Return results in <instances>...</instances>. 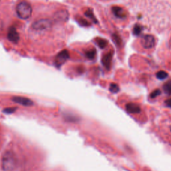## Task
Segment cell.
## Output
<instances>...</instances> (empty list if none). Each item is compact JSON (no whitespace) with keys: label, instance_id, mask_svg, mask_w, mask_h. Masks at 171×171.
<instances>
[{"label":"cell","instance_id":"14","mask_svg":"<svg viewBox=\"0 0 171 171\" xmlns=\"http://www.w3.org/2000/svg\"><path fill=\"white\" fill-rule=\"evenodd\" d=\"M85 15L87 17H89L90 19L92 20L94 23H97V22H98L97 21L96 18V17L94 16V15L93 14V11L92 10H91V9H88V10L85 12Z\"/></svg>","mask_w":171,"mask_h":171},{"label":"cell","instance_id":"10","mask_svg":"<svg viewBox=\"0 0 171 171\" xmlns=\"http://www.w3.org/2000/svg\"><path fill=\"white\" fill-rule=\"evenodd\" d=\"M55 18L58 21L65 22L68 19V13L66 10H61L58 11V12L55 14Z\"/></svg>","mask_w":171,"mask_h":171},{"label":"cell","instance_id":"8","mask_svg":"<svg viewBox=\"0 0 171 171\" xmlns=\"http://www.w3.org/2000/svg\"><path fill=\"white\" fill-rule=\"evenodd\" d=\"M112 12L114 15V16H116L117 18L124 20L126 18V14L125 11L123 10L122 8L119 6H113L112 8Z\"/></svg>","mask_w":171,"mask_h":171},{"label":"cell","instance_id":"4","mask_svg":"<svg viewBox=\"0 0 171 171\" xmlns=\"http://www.w3.org/2000/svg\"><path fill=\"white\" fill-rule=\"evenodd\" d=\"M11 100L15 103H17L25 106H30L33 105V101L28 98L23 96H14L11 98Z\"/></svg>","mask_w":171,"mask_h":171},{"label":"cell","instance_id":"1","mask_svg":"<svg viewBox=\"0 0 171 171\" xmlns=\"http://www.w3.org/2000/svg\"><path fill=\"white\" fill-rule=\"evenodd\" d=\"M17 16L22 20H28L31 17L32 8L31 5L26 2H20L16 7Z\"/></svg>","mask_w":171,"mask_h":171},{"label":"cell","instance_id":"23","mask_svg":"<svg viewBox=\"0 0 171 171\" xmlns=\"http://www.w3.org/2000/svg\"><path fill=\"white\" fill-rule=\"evenodd\" d=\"M43 171H44V170H43Z\"/></svg>","mask_w":171,"mask_h":171},{"label":"cell","instance_id":"19","mask_svg":"<svg viewBox=\"0 0 171 171\" xmlns=\"http://www.w3.org/2000/svg\"><path fill=\"white\" fill-rule=\"evenodd\" d=\"M78 22L80 24L81 26H88L90 25V23L88 22L86 20L82 18V17H80V18L78 19Z\"/></svg>","mask_w":171,"mask_h":171},{"label":"cell","instance_id":"13","mask_svg":"<svg viewBox=\"0 0 171 171\" xmlns=\"http://www.w3.org/2000/svg\"><path fill=\"white\" fill-rule=\"evenodd\" d=\"M163 90L166 94L171 95V80L167 81L166 83L163 85Z\"/></svg>","mask_w":171,"mask_h":171},{"label":"cell","instance_id":"16","mask_svg":"<svg viewBox=\"0 0 171 171\" xmlns=\"http://www.w3.org/2000/svg\"><path fill=\"white\" fill-rule=\"evenodd\" d=\"M168 76H169V74L164 71H159L157 74V77L159 80H164L167 78Z\"/></svg>","mask_w":171,"mask_h":171},{"label":"cell","instance_id":"5","mask_svg":"<svg viewBox=\"0 0 171 171\" xmlns=\"http://www.w3.org/2000/svg\"><path fill=\"white\" fill-rule=\"evenodd\" d=\"M69 58V53L67 50H64V51L59 53L57 56L56 58V64L58 66L62 65L65 62H66Z\"/></svg>","mask_w":171,"mask_h":171},{"label":"cell","instance_id":"20","mask_svg":"<svg viewBox=\"0 0 171 171\" xmlns=\"http://www.w3.org/2000/svg\"><path fill=\"white\" fill-rule=\"evenodd\" d=\"M160 94H161V92L160 90H155L150 94V98H155L156 97L158 96Z\"/></svg>","mask_w":171,"mask_h":171},{"label":"cell","instance_id":"11","mask_svg":"<svg viewBox=\"0 0 171 171\" xmlns=\"http://www.w3.org/2000/svg\"><path fill=\"white\" fill-rule=\"evenodd\" d=\"M85 54L86 56L89 59V60H93V59L95 58L96 56V50L94 48L88 50L86 51Z\"/></svg>","mask_w":171,"mask_h":171},{"label":"cell","instance_id":"18","mask_svg":"<svg viewBox=\"0 0 171 171\" xmlns=\"http://www.w3.org/2000/svg\"><path fill=\"white\" fill-rule=\"evenodd\" d=\"M119 90L120 88L118 87V86L116 84H114V83H112L110 86V92H113V93H117L119 92Z\"/></svg>","mask_w":171,"mask_h":171},{"label":"cell","instance_id":"7","mask_svg":"<svg viewBox=\"0 0 171 171\" xmlns=\"http://www.w3.org/2000/svg\"><path fill=\"white\" fill-rule=\"evenodd\" d=\"M126 110L130 114H138L141 112V108L136 103L130 102L126 105Z\"/></svg>","mask_w":171,"mask_h":171},{"label":"cell","instance_id":"2","mask_svg":"<svg viewBox=\"0 0 171 171\" xmlns=\"http://www.w3.org/2000/svg\"><path fill=\"white\" fill-rule=\"evenodd\" d=\"M52 22L48 19H41L33 23L32 27L36 30H46L51 28Z\"/></svg>","mask_w":171,"mask_h":171},{"label":"cell","instance_id":"22","mask_svg":"<svg viewBox=\"0 0 171 171\" xmlns=\"http://www.w3.org/2000/svg\"><path fill=\"white\" fill-rule=\"evenodd\" d=\"M165 104H166L168 107L171 108V98L166 100V101H165Z\"/></svg>","mask_w":171,"mask_h":171},{"label":"cell","instance_id":"6","mask_svg":"<svg viewBox=\"0 0 171 171\" xmlns=\"http://www.w3.org/2000/svg\"><path fill=\"white\" fill-rule=\"evenodd\" d=\"M112 56H113V52H108L107 54H104L103 56L102 59V64L107 70H109L111 67L112 61Z\"/></svg>","mask_w":171,"mask_h":171},{"label":"cell","instance_id":"15","mask_svg":"<svg viewBox=\"0 0 171 171\" xmlns=\"http://www.w3.org/2000/svg\"><path fill=\"white\" fill-rule=\"evenodd\" d=\"M142 26H140L139 24H136L133 28V34L136 35V36H138V35H140L141 32H142Z\"/></svg>","mask_w":171,"mask_h":171},{"label":"cell","instance_id":"21","mask_svg":"<svg viewBox=\"0 0 171 171\" xmlns=\"http://www.w3.org/2000/svg\"><path fill=\"white\" fill-rule=\"evenodd\" d=\"M16 110V108H8L5 109L4 110V112L5 114H11L14 112Z\"/></svg>","mask_w":171,"mask_h":171},{"label":"cell","instance_id":"9","mask_svg":"<svg viewBox=\"0 0 171 171\" xmlns=\"http://www.w3.org/2000/svg\"><path fill=\"white\" fill-rule=\"evenodd\" d=\"M8 39L12 42L17 43L20 40V36L18 32L14 28H11L9 29L8 34Z\"/></svg>","mask_w":171,"mask_h":171},{"label":"cell","instance_id":"17","mask_svg":"<svg viewBox=\"0 0 171 171\" xmlns=\"http://www.w3.org/2000/svg\"><path fill=\"white\" fill-rule=\"evenodd\" d=\"M112 38H113V40H114V42L116 43V44H117L118 46H121L122 42L121 38H120V36H119L118 34H114L113 36H112Z\"/></svg>","mask_w":171,"mask_h":171},{"label":"cell","instance_id":"12","mask_svg":"<svg viewBox=\"0 0 171 171\" xmlns=\"http://www.w3.org/2000/svg\"><path fill=\"white\" fill-rule=\"evenodd\" d=\"M96 40L97 44H98V45L100 48L104 49L108 46V42L106 39H103V38H97Z\"/></svg>","mask_w":171,"mask_h":171},{"label":"cell","instance_id":"3","mask_svg":"<svg viewBox=\"0 0 171 171\" xmlns=\"http://www.w3.org/2000/svg\"><path fill=\"white\" fill-rule=\"evenodd\" d=\"M156 40L152 35L146 34L141 38V44L144 48L151 49L155 46Z\"/></svg>","mask_w":171,"mask_h":171}]
</instances>
